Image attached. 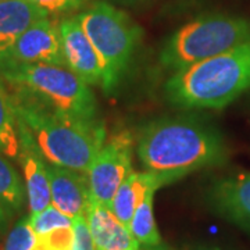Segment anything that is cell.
I'll return each instance as SVG.
<instances>
[{
	"label": "cell",
	"instance_id": "5bb4252c",
	"mask_svg": "<svg viewBox=\"0 0 250 250\" xmlns=\"http://www.w3.org/2000/svg\"><path fill=\"white\" fill-rule=\"evenodd\" d=\"M168 184H171L170 179L157 172L131 171V174L117 189L110 210L121 223L129 227L135 210L143 200V197L146 196V193L150 189H159Z\"/></svg>",
	"mask_w": 250,
	"mask_h": 250
},
{
	"label": "cell",
	"instance_id": "9c48e42d",
	"mask_svg": "<svg viewBox=\"0 0 250 250\" xmlns=\"http://www.w3.org/2000/svg\"><path fill=\"white\" fill-rule=\"evenodd\" d=\"M62 53L67 67L89 86L104 85V68L100 56L83 32L77 17L65 18L59 24Z\"/></svg>",
	"mask_w": 250,
	"mask_h": 250
},
{
	"label": "cell",
	"instance_id": "7c38bea8",
	"mask_svg": "<svg viewBox=\"0 0 250 250\" xmlns=\"http://www.w3.org/2000/svg\"><path fill=\"white\" fill-rule=\"evenodd\" d=\"M47 174L50 182L52 205L70 218L88 214L90 190L86 174L52 164L49 161Z\"/></svg>",
	"mask_w": 250,
	"mask_h": 250
},
{
	"label": "cell",
	"instance_id": "603a6c76",
	"mask_svg": "<svg viewBox=\"0 0 250 250\" xmlns=\"http://www.w3.org/2000/svg\"><path fill=\"white\" fill-rule=\"evenodd\" d=\"M39 6L46 13L50 14H62V13H70L72 10L78 9L86 0H31Z\"/></svg>",
	"mask_w": 250,
	"mask_h": 250
},
{
	"label": "cell",
	"instance_id": "d6986e66",
	"mask_svg": "<svg viewBox=\"0 0 250 250\" xmlns=\"http://www.w3.org/2000/svg\"><path fill=\"white\" fill-rule=\"evenodd\" d=\"M3 250H45L29 223V215L21 218L7 235Z\"/></svg>",
	"mask_w": 250,
	"mask_h": 250
},
{
	"label": "cell",
	"instance_id": "30bf717a",
	"mask_svg": "<svg viewBox=\"0 0 250 250\" xmlns=\"http://www.w3.org/2000/svg\"><path fill=\"white\" fill-rule=\"evenodd\" d=\"M18 159L24 171V184L27 190L28 206L31 214H36L52 205L50 182L47 174V161L36 145L28 128L18 121Z\"/></svg>",
	"mask_w": 250,
	"mask_h": 250
},
{
	"label": "cell",
	"instance_id": "2e32d148",
	"mask_svg": "<svg viewBox=\"0 0 250 250\" xmlns=\"http://www.w3.org/2000/svg\"><path fill=\"white\" fill-rule=\"evenodd\" d=\"M157 189H150L135 210L129 223V231L141 246H156L163 243L157 223L153 214V200Z\"/></svg>",
	"mask_w": 250,
	"mask_h": 250
},
{
	"label": "cell",
	"instance_id": "ffe728a7",
	"mask_svg": "<svg viewBox=\"0 0 250 250\" xmlns=\"http://www.w3.org/2000/svg\"><path fill=\"white\" fill-rule=\"evenodd\" d=\"M29 223L36 235L42 236V235L52 232L54 229L71 227L72 218L62 213L53 205H50L47 206L45 210L36 214H29Z\"/></svg>",
	"mask_w": 250,
	"mask_h": 250
},
{
	"label": "cell",
	"instance_id": "484cf974",
	"mask_svg": "<svg viewBox=\"0 0 250 250\" xmlns=\"http://www.w3.org/2000/svg\"><path fill=\"white\" fill-rule=\"evenodd\" d=\"M193 250H223L220 249V248H217V246H213V245H200V246H197Z\"/></svg>",
	"mask_w": 250,
	"mask_h": 250
},
{
	"label": "cell",
	"instance_id": "7a4b0ae2",
	"mask_svg": "<svg viewBox=\"0 0 250 250\" xmlns=\"http://www.w3.org/2000/svg\"><path fill=\"white\" fill-rule=\"evenodd\" d=\"M10 96L17 120L27 126L46 160L83 174L88 172L106 141V129L99 118H75L47 110L18 93Z\"/></svg>",
	"mask_w": 250,
	"mask_h": 250
},
{
	"label": "cell",
	"instance_id": "3957f363",
	"mask_svg": "<svg viewBox=\"0 0 250 250\" xmlns=\"http://www.w3.org/2000/svg\"><path fill=\"white\" fill-rule=\"evenodd\" d=\"M250 89V39L171 74L166 96L179 108L227 107Z\"/></svg>",
	"mask_w": 250,
	"mask_h": 250
},
{
	"label": "cell",
	"instance_id": "52a82bcc",
	"mask_svg": "<svg viewBox=\"0 0 250 250\" xmlns=\"http://www.w3.org/2000/svg\"><path fill=\"white\" fill-rule=\"evenodd\" d=\"M132 135L126 129L106 138L86 172L90 200L110 208L117 189L132 171Z\"/></svg>",
	"mask_w": 250,
	"mask_h": 250
},
{
	"label": "cell",
	"instance_id": "cb8c5ba5",
	"mask_svg": "<svg viewBox=\"0 0 250 250\" xmlns=\"http://www.w3.org/2000/svg\"><path fill=\"white\" fill-rule=\"evenodd\" d=\"M10 218H11V215L1 207L0 205V236L4 233V231L7 229V227H9L10 223Z\"/></svg>",
	"mask_w": 250,
	"mask_h": 250
},
{
	"label": "cell",
	"instance_id": "4fadbf2b",
	"mask_svg": "<svg viewBox=\"0 0 250 250\" xmlns=\"http://www.w3.org/2000/svg\"><path fill=\"white\" fill-rule=\"evenodd\" d=\"M86 218L95 250L141 249V245L135 239L129 228L117 218L107 206L90 200Z\"/></svg>",
	"mask_w": 250,
	"mask_h": 250
},
{
	"label": "cell",
	"instance_id": "ba28073f",
	"mask_svg": "<svg viewBox=\"0 0 250 250\" xmlns=\"http://www.w3.org/2000/svg\"><path fill=\"white\" fill-rule=\"evenodd\" d=\"M0 62L67 67L59 24L49 17L39 20L0 56Z\"/></svg>",
	"mask_w": 250,
	"mask_h": 250
},
{
	"label": "cell",
	"instance_id": "e0dca14e",
	"mask_svg": "<svg viewBox=\"0 0 250 250\" xmlns=\"http://www.w3.org/2000/svg\"><path fill=\"white\" fill-rule=\"evenodd\" d=\"M18 150L20 141L17 116L11 96L0 77V153L6 157L16 159L18 157Z\"/></svg>",
	"mask_w": 250,
	"mask_h": 250
},
{
	"label": "cell",
	"instance_id": "9a60e30c",
	"mask_svg": "<svg viewBox=\"0 0 250 250\" xmlns=\"http://www.w3.org/2000/svg\"><path fill=\"white\" fill-rule=\"evenodd\" d=\"M46 17H49V14L31 0L0 1V56L10 49L28 28Z\"/></svg>",
	"mask_w": 250,
	"mask_h": 250
},
{
	"label": "cell",
	"instance_id": "6da1fadb",
	"mask_svg": "<svg viewBox=\"0 0 250 250\" xmlns=\"http://www.w3.org/2000/svg\"><path fill=\"white\" fill-rule=\"evenodd\" d=\"M136 152L146 170L171 182L196 170L221 166L228 159L220 131L190 117L160 118L145 125Z\"/></svg>",
	"mask_w": 250,
	"mask_h": 250
},
{
	"label": "cell",
	"instance_id": "d4e9b609",
	"mask_svg": "<svg viewBox=\"0 0 250 250\" xmlns=\"http://www.w3.org/2000/svg\"><path fill=\"white\" fill-rule=\"evenodd\" d=\"M139 250H174L171 246L166 245V243H160V245H156V246H141Z\"/></svg>",
	"mask_w": 250,
	"mask_h": 250
},
{
	"label": "cell",
	"instance_id": "4316f807",
	"mask_svg": "<svg viewBox=\"0 0 250 250\" xmlns=\"http://www.w3.org/2000/svg\"><path fill=\"white\" fill-rule=\"evenodd\" d=\"M0 1H6V0H0Z\"/></svg>",
	"mask_w": 250,
	"mask_h": 250
},
{
	"label": "cell",
	"instance_id": "7402d4cb",
	"mask_svg": "<svg viewBox=\"0 0 250 250\" xmlns=\"http://www.w3.org/2000/svg\"><path fill=\"white\" fill-rule=\"evenodd\" d=\"M72 233H74V250H95L88 218L85 214L72 218Z\"/></svg>",
	"mask_w": 250,
	"mask_h": 250
},
{
	"label": "cell",
	"instance_id": "5b68a950",
	"mask_svg": "<svg viewBox=\"0 0 250 250\" xmlns=\"http://www.w3.org/2000/svg\"><path fill=\"white\" fill-rule=\"evenodd\" d=\"M249 39L250 20L223 14L199 17L168 38L160 53V64L175 74Z\"/></svg>",
	"mask_w": 250,
	"mask_h": 250
},
{
	"label": "cell",
	"instance_id": "8992f818",
	"mask_svg": "<svg viewBox=\"0 0 250 250\" xmlns=\"http://www.w3.org/2000/svg\"><path fill=\"white\" fill-rule=\"evenodd\" d=\"M77 20L102 59L104 85L110 93L116 89L132 60L142 29L124 11L106 1H99L80 13Z\"/></svg>",
	"mask_w": 250,
	"mask_h": 250
},
{
	"label": "cell",
	"instance_id": "44dd1931",
	"mask_svg": "<svg viewBox=\"0 0 250 250\" xmlns=\"http://www.w3.org/2000/svg\"><path fill=\"white\" fill-rule=\"evenodd\" d=\"M45 250H74V233L72 225L67 228H59L52 232L39 236Z\"/></svg>",
	"mask_w": 250,
	"mask_h": 250
},
{
	"label": "cell",
	"instance_id": "277c9868",
	"mask_svg": "<svg viewBox=\"0 0 250 250\" xmlns=\"http://www.w3.org/2000/svg\"><path fill=\"white\" fill-rule=\"evenodd\" d=\"M0 77L13 93L47 110L75 118L98 120V102L89 85L67 67L0 62Z\"/></svg>",
	"mask_w": 250,
	"mask_h": 250
},
{
	"label": "cell",
	"instance_id": "ac0fdd59",
	"mask_svg": "<svg viewBox=\"0 0 250 250\" xmlns=\"http://www.w3.org/2000/svg\"><path fill=\"white\" fill-rule=\"evenodd\" d=\"M25 184L13 164L0 156V205L10 215L18 213L25 203Z\"/></svg>",
	"mask_w": 250,
	"mask_h": 250
},
{
	"label": "cell",
	"instance_id": "8fae6325",
	"mask_svg": "<svg viewBox=\"0 0 250 250\" xmlns=\"http://www.w3.org/2000/svg\"><path fill=\"white\" fill-rule=\"evenodd\" d=\"M207 202L225 221L250 229V174L215 181L207 193Z\"/></svg>",
	"mask_w": 250,
	"mask_h": 250
}]
</instances>
